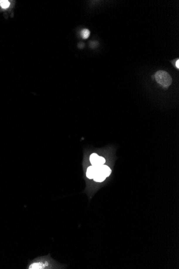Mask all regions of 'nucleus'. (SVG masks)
I'll return each mask as SVG.
<instances>
[{
    "instance_id": "423d86ee",
    "label": "nucleus",
    "mask_w": 179,
    "mask_h": 269,
    "mask_svg": "<svg viewBox=\"0 0 179 269\" xmlns=\"http://www.w3.org/2000/svg\"><path fill=\"white\" fill-rule=\"evenodd\" d=\"M98 157H99V155H98L97 154H96V153H93V154H92L90 155V163H91L92 165H93L96 163Z\"/></svg>"
},
{
    "instance_id": "39448f33",
    "label": "nucleus",
    "mask_w": 179,
    "mask_h": 269,
    "mask_svg": "<svg viewBox=\"0 0 179 269\" xmlns=\"http://www.w3.org/2000/svg\"><path fill=\"white\" fill-rule=\"evenodd\" d=\"M96 168L94 166L91 165L88 167V168L87 169L86 172V177L88 178V179H93L94 177V175L96 174Z\"/></svg>"
},
{
    "instance_id": "7ed1b4c3",
    "label": "nucleus",
    "mask_w": 179,
    "mask_h": 269,
    "mask_svg": "<svg viewBox=\"0 0 179 269\" xmlns=\"http://www.w3.org/2000/svg\"><path fill=\"white\" fill-rule=\"evenodd\" d=\"M96 168V174L94 175L93 180L96 182H102L106 179V176L104 175L101 171H99L97 168L94 167Z\"/></svg>"
},
{
    "instance_id": "20e7f679",
    "label": "nucleus",
    "mask_w": 179,
    "mask_h": 269,
    "mask_svg": "<svg viewBox=\"0 0 179 269\" xmlns=\"http://www.w3.org/2000/svg\"><path fill=\"white\" fill-rule=\"evenodd\" d=\"M48 266V263L46 264V262H37V263H34L32 264L30 266H29L28 269H45Z\"/></svg>"
},
{
    "instance_id": "1a4fd4ad",
    "label": "nucleus",
    "mask_w": 179,
    "mask_h": 269,
    "mask_svg": "<svg viewBox=\"0 0 179 269\" xmlns=\"http://www.w3.org/2000/svg\"><path fill=\"white\" fill-rule=\"evenodd\" d=\"M10 4V3L8 1H0V5L3 9H7L9 7Z\"/></svg>"
},
{
    "instance_id": "6e6552de",
    "label": "nucleus",
    "mask_w": 179,
    "mask_h": 269,
    "mask_svg": "<svg viewBox=\"0 0 179 269\" xmlns=\"http://www.w3.org/2000/svg\"><path fill=\"white\" fill-rule=\"evenodd\" d=\"M105 163V159L102 156H99L98 157L97 161L96 163L93 165V166H99L101 165H103Z\"/></svg>"
},
{
    "instance_id": "f257e3e1",
    "label": "nucleus",
    "mask_w": 179,
    "mask_h": 269,
    "mask_svg": "<svg viewBox=\"0 0 179 269\" xmlns=\"http://www.w3.org/2000/svg\"><path fill=\"white\" fill-rule=\"evenodd\" d=\"M155 79L159 84L163 86L165 89H168L172 84V79L168 73L164 70H159L154 75Z\"/></svg>"
},
{
    "instance_id": "0eeeda50",
    "label": "nucleus",
    "mask_w": 179,
    "mask_h": 269,
    "mask_svg": "<svg viewBox=\"0 0 179 269\" xmlns=\"http://www.w3.org/2000/svg\"><path fill=\"white\" fill-rule=\"evenodd\" d=\"M81 34L82 38L86 39H87V38H88L89 37V36L90 35V31L88 30V29H83L81 31Z\"/></svg>"
},
{
    "instance_id": "9d476101",
    "label": "nucleus",
    "mask_w": 179,
    "mask_h": 269,
    "mask_svg": "<svg viewBox=\"0 0 179 269\" xmlns=\"http://www.w3.org/2000/svg\"><path fill=\"white\" fill-rule=\"evenodd\" d=\"M175 67H176V68H178V69L179 70V59H178V60H176V62H175Z\"/></svg>"
},
{
    "instance_id": "f03ea898",
    "label": "nucleus",
    "mask_w": 179,
    "mask_h": 269,
    "mask_svg": "<svg viewBox=\"0 0 179 269\" xmlns=\"http://www.w3.org/2000/svg\"><path fill=\"white\" fill-rule=\"evenodd\" d=\"M94 167H96L99 171H101L106 176V177L110 176L112 172V170L110 169V168L106 165H101L99 166H94Z\"/></svg>"
}]
</instances>
